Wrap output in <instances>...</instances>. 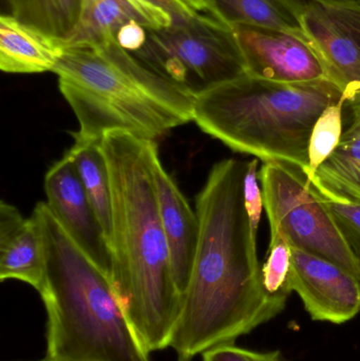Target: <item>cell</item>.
I'll return each instance as SVG.
<instances>
[{
	"label": "cell",
	"instance_id": "obj_1",
	"mask_svg": "<svg viewBox=\"0 0 360 361\" xmlns=\"http://www.w3.org/2000/svg\"><path fill=\"white\" fill-rule=\"evenodd\" d=\"M247 165L235 159L213 165L197 197L198 248L169 347L178 361L232 345L285 310L287 300L264 288L245 205Z\"/></svg>",
	"mask_w": 360,
	"mask_h": 361
},
{
	"label": "cell",
	"instance_id": "obj_2",
	"mask_svg": "<svg viewBox=\"0 0 360 361\" xmlns=\"http://www.w3.org/2000/svg\"><path fill=\"white\" fill-rule=\"evenodd\" d=\"M112 193L111 279L129 324L144 349L162 351L181 313L154 183L156 142L120 131L101 142Z\"/></svg>",
	"mask_w": 360,
	"mask_h": 361
},
{
	"label": "cell",
	"instance_id": "obj_3",
	"mask_svg": "<svg viewBox=\"0 0 360 361\" xmlns=\"http://www.w3.org/2000/svg\"><path fill=\"white\" fill-rule=\"evenodd\" d=\"M80 130L74 143L113 131L156 142L194 121L196 97L125 50L116 39L65 47L53 71Z\"/></svg>",
	"mask_w": 360,
	"mask_h": 361
},
{
	"label": "cell",
	"instance_id": "obj_4",
	"mask_svg": "<svg viewBox=\"0 0 360 361\" xmlns=\"http://www.w3.org/2000/svg\"><path fill=\"white\" fill-rule=\"evenodd\" d=\"M32 216L42 231L48 361H151L133 332L111 276L67 233L46 202Z\"/></svg>",
	"mask_w": 360,
	"mask_h": 361
},
{
	"label": "cell",
	"instance_id": "obj_5",
	"mask_svg": "<svg viewBox=\"0 0 360 361\" xmlns=\"http://www.w3.org/2000/svg\"><path fill=\"white\" fill-rule=\"evenodd\" d=\"M342 99L327 80L285 84L245 73L197 95L194 122L234 152L306 173L315 123Z\"/></svg>",
	"mask_w": 360,
	"mask_h": 361
},
{
	"label": "cell",
	"instance_id": "obj_6",
	"mask_svg": "<svg viewBox=\"0 0 360 361\" xmlns=\"http://www.w3.org/2000/svg\"><path fill=\"white\" fill-rule=\"evenodd\" d=\"M130 53L194 97L247 73L232 27L211 15L148 29L143 46Z\"/></svg>",
	"mask_w": 360,
	"mask_h": 361
},
{
	"label": "cell",
	"instance_id": "obj_7",
	"mask_svg": "<svg viewBox=\"0 0 360 361\" xmlns=\"http://www.w3.org/2000/svg\"><path fill=\"white\" fill-rule=\"evenodd\" d=\"M258 176L271 233H280L290 245L328 259L360 280L359 261L306 173L285 163L264 162Z\"/></svg>",
	"mask_w": 360,
	"mask_h": 361
},
{
	"label": "cell",
	"instance_id": "obj_8",
	"mask_svg": "<svg viewBox=\"0 0 360 361\" xmlns=\"http://www.w3.org/2000/svg\"><path fill=\"white\" fill-rule=\"evenodd\" d=\"M302 27L351 110L360 108V4L306 0Z\"/></svg>",
	"mask_w": 360,
	"mask_h": 361
},
{
	"label": "cell",
	"instance_id": "obj_9",
	"mask_svg": "<svg viewBox=\"0 0 360 361\" xmlns=\"http://www.w3.org/2000/svg\"><path fill=\"white\" fill-rule=\"evenodd\" d=\"M232 29L249 75L285 84L329 80L321 57L308 40L268 27L235 25Z\"/></svg>",
	"mask_w": 360,
	"mask_h": 361
},
{
	"label": "cell",
	"instance_id": "obj_10",
	"mask_svg": "<svg viewBox=\"0 0 360 361\" xmlns=\"http://www.w3.org/2000/svg\"><path fill=\"white\" fill-rule=\"evenodd\" d=\"M291 246L289 288L317 322L345 324L360 312V280L318 255Z\"/></svg>",
	"mask_w": 360,
	"mask_h": 361
},
{
	"label": "cell",
	"instance_id": "obj_11",
	"mask_svg": "<svg viewBox=\"0 0 360 361\" xmlns=\"http://www.w3.org/2000/svg\"><path fill=\"white\" fill-rule=\"evenodd\" d=\"M49 207L76 244L111 276V247L69 152L44 178Z\"/></svg>",
	"mask_w": 360,
	"mask_h": 361
},
{
	"label": "cell",
	"instance_id": "obj_12",
	"mask_svg": "<svg viewBox=\"0 0 360 361\" xmlns=\"http://www.w3.org/2000/svg\"><path fill=\"white\" fill-rule=\"evenodd\" d=\"M154 176L159 210L170 252L173 276L183 296L196 258L200 222L197 212L192 210L175 180L165 171L159 156L154 160Z\"/></svg>",
	"mask_w": 360,
	"mask_h": 361
},
{
	"label": "cell",
	"instance_id": "obj_13",
	"mask_svg": "<svg viewBox=\"0 0 360 361\" xmlns=\"http://www.w3.org/2000/svg\"><path fill=\"white\" fill-rule=\"evenodd\" d=\"M46 277V254L37 221L15 206L0 203V280H18L37 292Z\"/></svg>",
	"mask_w": 360,
	"mask_h": 361
},
{
	"label": "cell",
	"instance_id": "obj_14",
	"mask_svg": "<svg viewBox=\"0 0 360 361\" xmlns=\"http://www.w3.org/2000/svg\"><path fill=\"white\" fill-rule=\"evenodd\" d=\"M61 40L17 20L0 17V69L6 73L53 71L63 53Z\"/></svg>",
	"mask_w": 360,
	"mask_h": 361
},
{
	"label": "cell",
	"instance_id": "obj_15",
	"mask_svg": "<svg viewBox=\"0 0 360 361\" xmlns=\"http://www.w3.org/2000/svg\"><path fill=\"white\" fill-rule=\"evenodd\" d=\"M211 15L230 27L254 25L309 40L302 27L306 0H209Z\"/></svg>",
	"mask_w": 360,
	"mask_h": 361
},
{
	"label": "cell",
	"instance_id": "obj_16",
	"mask_svg": "<svg viewBox=\"0 0 360 361\" xmlns=\"http://www.w3.org/2000/svg\"><path fill=\"white\" fill-rule=\"evenodd\" d=\"M139 23L149 29H160L145 11L131 0H85L82 17L61 47L87 46L116 39L120 29Z\"/></svg>",
	"mask_w": 360,
	"mask_h": 361
},
{
	"label": "cell",
	"instance_id": "obj_17",
	"mask_svg": "<svg viewBox=\"0 0 360 361\" xmlns=\"http://www.w3.org/2000/svg\"><path fill=\"white\" fill-rule=\"evenodd\" d=\"M313 186L321 195L360 203V108L333 154L317 169Z\"/></svg>",
	"mask_w": 360,
	"mask_h": 361
},
{
	"label": "cell",
	"instance_id": "obj_18",
	"mask_svg": "<svg viewBox=\"0 0 360 361\" xmlns=\"http://www.w3.org/2000/svg\"><path fill=\"white\" fill-rule=\"evenodd\" d=\"M11 16L55 38L67 39L80 23L85 0H6Z\"/></svg>",
	"mask_w": 360,
	"mask_h": 361
},
{
	"label": "cell",
	"instance_id": "obj_19",
	"mask_svg": "<svg viewBox=\"0 0 360 361\" xmlns=\"http://www.w3.org/2000/svg\"><path fill=\"white\" fill-rule=\"evenodd\" d=\"M101 142L74 143L68 152L75 164L110 243L112 231L111 183Z\"/></svg>",
	"mask_w": 360,
	"mask_h": 361
},
{
	"label": "cell",
	"instance_id": "obj_20",
	"mask_svg": "<svg viewBox=\"0 0 360 361\" xmlns=\"http://www.w3.org/2000/svg\"><path fill=\"white\" fill-rule=\"evenodd\" d=\"M345 106L344 99L329 106L315 123L309 143V166L304 173L309 180L313 179L317 169L330 158L342 141Z\"/></svg>",
	"mask_w": 360,
	"mask_h": 361
},
{
	"label": "cell",
	"instance_id": "obj_21",
	"mask_svg": "<svg viewBox=\"0 0 360 361\" xmlns=\"http://www.w3.org/2000/svg\"><path fill=\"white\" fill-rule=\"evenodd\" d=\"M291 246L280 233H271L270 250L262 267L264 288L275 298L287 300L291 294L289 275L291 269Z\"/></svg>",
	"mask_w": 360,
	"mask_h": 361
},
{
	"label": "cell",
	"instance_id": "obj_22",
	"mask_svg": "<svg viewBox=\"0 0 360 361\" xmlns=\"http://www.w3.org/2000/svg\"><path fill=\"white\" fill-rule=\"evenodd\" d=\"M321 197L360 264V203L321 195Z\"/></svg>",
	"mask_w": 360,
	"mask_h": 361
},
{
	"label": "cell",
	"instance_id": "obj_23",
	"mask_svg": "<svg viewBox=\"0 0 360 361\" xmlns=\"http://www.w3.org/2000/svg\"><path fill=\"white\" fill-rule=\"evenodd\" d=\"M156 20L159 27H165L187 20L197 13L182 4L180 0H131Z\"/></svg>",
	"mask_w": 360,
	"mask_h": 361
},
{
	"label": "cell",
	"instance_id": "obj_24",
	"mask_svg": "<svg viewBox=\"0 0 360 361\" xmlns=\"http://www.w3.org/2000/svg\"><path fill=\"white\" fill-rule=\"evenodd\" d=\"M258 159L255 158L247 162L244 178V199L249 220L256 233L259 227L262 208L264 207L262 190H260L258 185Z\"/></svg>",
	"mask_w": 360,
	"mask_h": 361
},
{
	"label": "cell",
	"instance_id": "obj_25",
	"mask_svg": "<svg viewBox=\"0 0 360 361\" xmlns=\"http://www.w3.org/2000/svg\"><path fill=\"white\" fill-rule=\"evenodd\" d=\"M202 361H285L280 352H255L232 345H219L202 354Z\"/></svg>",
	"mask_w": 360,
	"mask_h": 361
},
{
	"label": "cell",
	"instance_id": "obj_26",
	"mask_svg": "<svg viewBox=\"0 0 360 361\" xmlns=\"http://www.w3.org/2000/svg\"><path fill=\"white\" fill-rule=\"evenodd\" d=\"M180 1L197 14L211 15L209 0H180Z\"/></svg>",
	"mask_w": 360,
	"mask_h": 361
},
{
	"label": "cell",
	"instance_id": "obj_27",
	"mask_svg": "<svg viewBox=\"0 0 360 361\" xmlns=\"http://www.w3.org/2000/svg\"><path fill=\"white\" fill-rule=\"evenodd\" d=\"M40 361H48V360H46V358H44V360H40Z\"/></svg>",
	"mask_w": 360,
	"mask_h": 361
},
{
	"label": "cell",
	"instance_id": "obj_28",
	"mask_svg": "<svg viewBox=\"0 0 360 361\" xmlns=\"http://www.w3.org/2000/svg\"><path fill=\"white\" fill-rule=\"evenodd\" d=\"M356 1H359V4H360V0H356Z\"/></svg>",
	"mask_w": 360,
	"mask_h": 361
}]
</instances>
